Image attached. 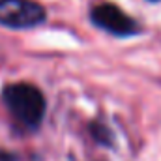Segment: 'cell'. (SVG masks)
<instances>
[{
    "mask_svg": "<svg viewBox=\"0 0 161 161\" xmlns=\"http://www.w3.org/2000/svg\"><path fill=\"white\" fill-rule=\"evenodd\" d=\"M148 2H161V0H148Z\"/></svg>",
    "mask_w": 161,
    "mask_h": 161,
    "instance_id": "277c9868",
    "label": "cell"
},
{
    "mask_svg": "<svg viewBox=\"0 0 161 161\" xmlns=\"http://www.w3.org/2000/svg\"><path fill=\"white\" fill-rule=\"evenodd\" d=\"M90 23L114 38H129L141 32L139 23L131 15H127L116 4L109 2L97 4L90 9Z\"/></svg>",
    "mask_w": 161,
    "mask_h": 161,
    "instance_id": "3957f363",
    "label": "cell"
},
{
    "mask_svg": "<svg viewBox=\"0 0 161 161\" xmlns=\"http://www.w3.org/2000/svg\"><path fill=\"white\" fill-rule=\"evenodd\" d=\"M47 21V9L38 0H0V26L30 30Z\"/></svg>",
    "mask_w": 161,
    "mask_h": 161,
    "instance_id": "7a4b0ae2",
    "label": "cell"
},
{
    "mask_svg": "<svg viewBox=\"0 0 161 161\" xmlns=\"http://www.w3.org/2000/svg\"><path fill=\"white\" fill-rule=\"evenodd\" d=\"M2 101L11 118L26 131H36L47 113L45 96L30 82H13L2 90Z\"/></svg>",
    "mask_w": 161,
    "mask_h": 161,
    "instance_id": "6da1fadb",
    "label": "cell"
}]
</instances>
